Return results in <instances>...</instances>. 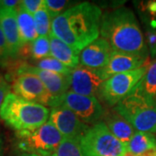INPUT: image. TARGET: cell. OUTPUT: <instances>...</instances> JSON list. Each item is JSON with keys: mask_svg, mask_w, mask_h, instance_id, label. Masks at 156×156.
<instances>
[{"mask_svg": "<svg viewBox=\"0 0 156 156\" xmlns=\"http://www.w3.org/2000/svg\"><path fill=\"white\" fill-rule=\"evenodd\" d=\"M101 16V10L92 3L75 5L52 19L51 33L81 52L99 37Z\"/></svg>", "mask_w": 156, "mask_h": 156, "instance_id": "1", "label": "cell"}, {"mask_svg": "<svg viewBox=\"0 0 156 156\" xmlns=\"http://www.w3.org/2000/svg\"><path fill=\"white\" fill-rule=\"evenodd\" d=\"M100 34L114 51L149 57L144 34L134 11L128 8L121 7L103 13Z\"/></svg>", "mask_w": 156, "mask_h": 156, "instance_id": "2", "label": "cell"}, {"mask_svg": "<svg viewBox=\"0 0 156 156\" xmlns=\"http://www.w3.org/2000/svg\"><path fill=\"white\" fill-rule=\"evenodd\" d=\"M50 109L10 93L0 109V118L16 132L32 131L48 122Z\"/></svg>", "mask_w": 156, "mask_h": 156, "instance_id": "3", "label": "cell"}, {"mask_svg": "<svg viewBox=\"0 0 156 156\" xmlns=\"http://www.w3.org/2000/svg\"><path fill=\"white\" fill-rule=\"evenodd\" d=\"M135 131L156 135V99L134 89L113 108Z\"/></svg>", "mask_w": 156, "mask_h": 156, "instance_id": "4", "label": "cell"}, {"mask_svg": "<svg viewBox=\"0 0 156 156\" xmlns=\"http://www.w3.org/2000/svg\"><path fill=\"white\" fill-rule=\"evenodd\" d=\"M83 156H125L127 145L112 134L103 122L90 126L79 140Z\"/></svg>", "mask_w": 156, "mask_h": 156, "instance_id": "5", "label": "cell"}, {"mask_svg": "<svg viewBox=\"0 0 156 156\" xmlns=\"http://www.w3.org/2000/svg\"><path fill=\"white\" fill-rule=\"evenodd\" d=\"M17 147L22 153L51 156L63 136L50 122L32 131L16 132Z\"/></svg>", "mask_w": 156, "mask_h": 156, "instance_id": "6", "label": "cell"}, {"mask_svg": "<svg viewBox=\"0 0 156 156\" xmlns=\"http://www.w3.org/2000/svg\"><path fill=\"white\" fill-rule=\"evenodd\" d=\"M151 62L132 71L114 75L102 83L98 98L108 107H115L127 97L144 76Z\"/></svg>", "mask_w": 156, "mask_h": 156, "instance_id": "7", "label": "cell"}, {"mask_svg": "<svg viewBox=\"0 0 156 156\" xmlns=\"http://www.w3.org/2000/svg\"><path fill=\"white\" fill-rule=\"evenodd\" d=\"M54 107H63L71 110L83 122L89 126L101 122L105 113L104 108L96 97L79 95L69 90L52 101L50 108Z\"/></svg>", "mask_w": 156, "mask_h": 156, "instance_id": "8", "label": "cell"}, {"mask_svg": "<svg viewBox=\"0 0 156 156\" xmlns=\"http://www.w3.org/2000/svg\"><path fill=\"white\" fill-rule=\"evenodd\" d=\"M15 95L24 100L50 107L53 98L37 76L30 73L17 74L12 84Z\"/></svg>", "mask_w": 156, "mask_h": 156, "instance_id": "9", "label": "cell"}, {"mask_svg": "<svg viewBox=\"0 0 156 156\" xmlns=\"http://www.w3.org/2000/svg\"><path fill=\"white\" fill-rule=\"evenodd\" d=\"M106 81L101 69L78 65L69 75V91L87 96L98 95L101 87Z\"/></svg>", "mask_w": 156, "mask_h": 156, "instance_id": "10", "label": "cell"}, {"mask_svg": "<svg viewBox=\"0 0 156 156\" xmlns=\"http://www.w3.org/2000/svg\"><path fill=\"white\" fill-rule=\"evenodd\" d=\"M48 122H50L63 138L77 139L84 134L90 126L83 123L71 110L63 107L51 108Z\"/></svg>", "mask_w": 156, "mask_h": 156, "instance_id": "11", "label": "cell"}, {"mask_svg": "<svg viewBox=\"0 0 156 156\" xmlns=\"http://www.w3.org/2000/svg\"><path fill=\"white\" fill-rule=\"evenodd\" d=\"M21 73H30L37 76L44 83L53 100L60 97L69 90V76H66L60 74L46 71L28 64H23L18 67L17 75Z\"/></svg>", "mask_w": 156, "mask_h": 156, "instance_id": "12", "label": "cell"}, {"mask_svg": "<svg viewBox=\"0 0 156 156\" xmlns=\"http://www.w3.org/2000/svg\"><path fill=\"white\" fill-rule=\"evenodd\" d=\"M112 51L108 42L101 37H98L81 50L80 65L94 69H103L109 62Z\"/></svg>", "mask_w": 156, "mask_h": 156, "instance_id": "13", "label": "cell"}, {"mask_svg": "<svg viewBox=\"0 0 156 156\" xmlns=\"http://www.w3.org/2000/svg\"><path fill=\"white\" fill-rule=\"evenodd\" d=\"M149 62V57L144 58L142 56L113 50L108 63L107 64L106 67L101 69V71L107 80L114 75L137 69Z\"/></svg>", "mask_w": 156, "mask_h": 156, "instance_id": "14", "label": "cell"}, {"mask_svg": "<svg viewBox=\"0 0 156 156\" xmlns=\"http://www.w3.org/2000/svg\"><path fill=\"white\" fill-rule=\"evenodd\" d=\"M0 26L5 37L11 57H17L23 46L18 30L17 10L0 9Z\"/></svg>", "mask_w": 156, "mask_h": 156, "instance_id": "15", "label": "cell"}, {"mask_svg": "<svg viewBox=\"0 0 156 156\" xmlns=\"http://www.w3.org/2000/svg\"><path fill=\"white\" fill-rule=\"evenodd\" d=\"M102 120L112 134L127 145L135 132L133 126L114 108L111 111L105 110Z\"/></svg>", "mask_w": 156, "mask_h": 156, "instance_id": "16", "label": "cell"}, {"mask_svg": "<svg viewBox=\"0 0 156 156\" xmlns=\"http://www.w3.org/2000/svg\"><path fill=\"white\" fill-rule=\"evenodd\" d=\"M50 44V56L54 57L66 67L73 69L80 65V52L57 38L52 33L49 36Z\"/></svg>", "mask_w": 156, "mask_h": 156, "instance_id": "17", "label": "cell"}, {"mask_svg": "<svg viewBox=\"0 0 156 156\" xmlns=\"http://www.w3.org/2000/svg\"><path fill=\"white\" fill-rule=\"evenodd\" d=\"M17 20L23 45L32 43L38 37L33 15L30 14L19 5L17 9Z\"/></svg>", "mask_w": 156, "mask_h": 156, "instance_id": "18", "label": "cell"}, {"mask_svg": "<svg viewBox=\"0 0 156 156\" xmlns=\"http://www.w3.org/2000/svg\"><path fill=\"white\" fill-rule=\"evenodd\" d=\"M134 6L145 31L156 33V0L139 2L135 1Z\"/></svg>", "mask_w": 156, "mask_h": 156, "instance_id": "19", "label": "cell"}, {"mask_svg": "<svg viewBox=\"0 0 156 156\" xmlns=\"http://www.w3.org/2000/svg\"><path fill=\"white\" fill-rule=\"evenodd\" d=\"M156 148L155 135L142 132H134L133 137L127 144L128 152L134 155L140 156L147 151Z\"/></svg>", "mask_w": 156, "mask_h": 156, "instance_id": "20", "label": "cell"}, {"mask_svg": "<svg viewBox=\"0 0 156 156\" xmlns=\"http://www.w3.org/2000/svg\"><path fill=\"white\" fill-rule=\"evenodd\" d=\"M134 89L156 99V60L151 62L144 76Z\"/></svg>", "mask_w": 156, "mask_h": 156, "instance_id": "21", "label": "cell"}, {"mask_svg": "<svg viewBox=\"0 0 156 156\" xmlns=\"http://www.w3.org/2000/svg\"><path fill=\"white\" fill-rule=\"evenodd\" d=\"M38 37H49L51 33L52 18L44 6L33 15Z\"/></svg>", "mask_w": 156, "mask_h": 156, "instance_id": "22", "label": "cell"}, {"mask_svg": "<svg viewBox=\"0 0 156 156\" xmlns=\"http://www.w3.org/2000/svg\"><path fill=\"white\" fill-rule=\"evenodd\" d=\"M30 56L33 60H41L50 56V44L49 37H37L30 44Z\"/></svg>", "mask_w": 156, "mask_h": 156, "instance_id": "23", "label": "cell"}, {"mask_svg": "<svg viewBox=\"0 0 156 156\" xmlns=\"http://www.w3.org/2000/svg\"><path fill=\"white\" fill-rule=\"evenodd\" d=\"M51 156H83L77 139L63 138Z\"/></svg>", "mask_w": 156, "mask_h": 156, "instance_id": "24", "label": "cell"}, {"mask_svg": "<svg viewBox=\"0 0 156 156\" xmlns=\"http://www.w3.org/2000/svg\"><path fill=\"white\" fill-rule=\"evenodd\" d=\"M36 67H37L40 69H43V70L60 74V75L66 76H69L71 73V70H72L69 68L63 65L62 63H61L59 61H57L56 59H55L52 56H48V57H45L44 59L39 60Z\"/></svg>", "mask_w": 156, "mask_h": 156, "instance_id": "25", "label": "cell"}, {"mask_svg": "<svg viewBox=\"0 0 156 156\" xmlns=\"http://www.w3.org/2000/svg\"><path fill=\"white\" fill-rule=\"evenodd\" d=\"M44 4L52 19L67 11L70 5V2L67 0H44Z\"/></svg>", "mask_w": 156, "mask_h": 156, "instance_id": "26", "label": "cell"}, {"mask_svg": "<svg viewBox=\"0 0 156 156\" xmlns=\"http://www.w3.org/2000/svg\"><path fill=\"white\" fill-rule=\"evenodd\" d=\"M20 5L30 14L34 15L37 11L44 6V0H23L20 2Z\"/></svg>", "mask_w": 156, "mask_h": 156, "instance_id": "27", "label": "cell"}, {"mask_svg": "<svg viewBox=\"0 0 156 156\" xmlns=\"http://www.w3.org/2000/svg\"><path fill=\"white\" fill-rule=\"evenodd\" d=\"M11 57L5 37L0 26V63L5 62Z\"/></svg>", "mask_w": 156, "mask_h": 156, "instance_id": "28", "label": "cell"}, {"mask_svg": "<svg viewBox=\"0 0 156 156\" xmlns=\"http://www.w3.org/2000/svg\"><path fill=\"white\" fill-rule=\"evenodd\" d=\"M11 86L8 84L7 82L0 85V109L2 108V105H3V103L5 101L6 96L9 95L10 93H11Z\"/></svg>", "mask_w": 156, "mask_h": 156, "instance_id": "29", "label": "cell"}, {"mask_svg": "<svg viewBox=\"0 0 156 156\" xmlns=\"http://www.w3.org/2000/svg\"><path fill=\"white\" fill-rule=\"evenodd\" d=\"M21 1L18 0H1L0 9H13L17 10Z\"/></svg>", "mask_w": 156, "mask_h": 156, "instance_id": "30", "label": "cell"}, {"mask_svg": "<svg viewBox=\"0 0 156 156\" xmlns=\"http://www.w3.org/2000/svg\"><path fill=\"white\" fill-rule=\"evenodd\" d=\"M140 156H156V148L147 151L146 153L142 154Z\"/></svg>", "mask_w": 156, "mask_h": 156, "instance_id": "31", "label": "cell"}, {"mask_svg": "<svg viewBox=\"0 0 156 156\" xmlns=\"http://www.w3.org/2000/svg\"><path fill=\"white\" fill-rule=\"evenodd\" d=\"M17 156H39L37 154H27V153H21L20 154Z\"/></svg>", "mask_w": 156, "mask_h": 156, "instance_id": "32", "label": "cell"}, {"mask_svg": "<svg viewBox=\"0 0 156 156\" xmlns=\"http://www.w3.org/2000/svg\"><path fill=\"white\" fill-rule=\"evenodd\" d=\"M5 83H6V81L5 80V78H4V76H3L2 73H1V71H0V85H1V84Z\"/></svg>", "mask_w": 156, "mask_h": 156, "instance_id": "33", "label": "cell"}, {"mask_svg": "<svg viewBox=\"0 0 156 156\" xmlns=\"http://www.w3.org/2000/svg\"><path fill=\"white\" fill-rule=\"evenodd\" d=\"M0 156H3V140L0 138Z\"/></svg>", "mask_w": 156, "mask_h": 156, "instance_id": "34", "label": "cell"}]
</instances>
